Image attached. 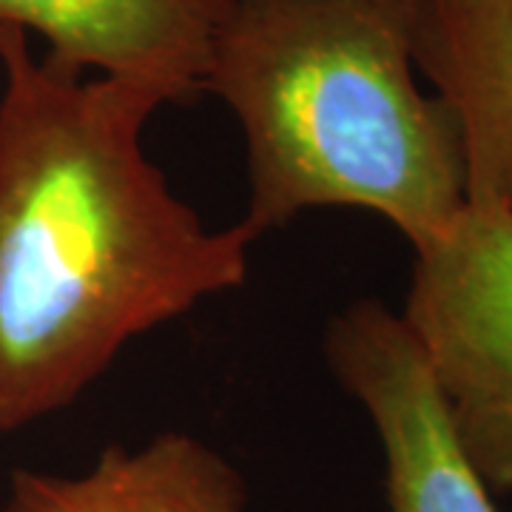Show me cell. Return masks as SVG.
I'll use <instances>...</instances> for the list:
<instances>
[{
	"label": "cell",
	"instance_id": "cell-1",
	"mask_svg": "<svg viewBox=\"0 0 512 512\" xmlns=\"http://www.w3.org/2000/svg\"><path fill=\"white\" fill-rule=\"evenodd\" d=\"M0 433L52 416L131 339L239 288L256 237L214 231L148 160L168 106L0 32Z\"/></svg>",
	"mask_w": 512,
	"mask_h": 512
},
{
	"label": "cell",
	"instance_id": "cell-2",
	"mask_svg": "<svg viewBox=\"0 0 512 512\" xmlns=\"http://www.w3.org/2000/svg\"><path fill=\"white\" fill-rule=\"evenodd\" d=\"M419 0H231L202 92L237 117L256 239L313 208H365L413 251L467 205L456 117L421 92Z\"/></svg>",
	"mask_w": 512,
	"mask_h": 512
},
{
	"label": "cell",
	"instance_id": "cell-3",
	"mask_svg": "<svg viewBox=\"0 0 512 512\" xmlns=\"http://www.w3.org/2000/svg\"><path fill=\"white\" fill-rule=\"evenodd\" d=\"M399 316L478 476L512 495V214L467 200L416 251Z\"/></svg>",
	"mask_w": 512,
	"mask_h": 512
},
{
	"label": "cell",
	"instance_id": "cell-4",
	"mask_svg": "<svg viewBox=\"0 0 512 512\" xmlns=\"http://www.w3.org/2000/svg\"><path fill=\"white\" fill-rule=\"evenodd\" d=\"M325 359L376 427L390 512H498L399 313L353 302L330 319Z\"/></svg>",
	"mask_w": 512,
	"mask_h": 512
},
{
	"label": "cell",
	"instance_id": "cell-5",
	"mask_svg": "<svg viewBox=\"0 0 512 512\" xmlns=\"http://www.w3.org/2000/svg\"><path fill=\"white\" fill-rule=\"evenodd\" d=\"M231 0H0V32H35L57 69L123 80L185 103L202 92Z\"/></svg>",
	"mask_w": 512,
	"mask_h": 512
},
{
	"label": "cell",
	"instance_id": "cell-6",
	"mask_svg": "<svg viewBox=\"0 0 512 512\" xmlns=\"http://www.w3.org/2000/svg\"><path fill=\"white\" fill-rule=\"evenodd\" d=\"M413 63L456 117L467 200L512 214V0H419Z\"/></svg>",
	"mask_w": 512,
	"mask_h": 512
},
{
	"label": "cell",
	"instance_id": "cell-7",
	"mask_svg": "<svg viewBox=\"0 0 512 512\" xmlns=\"http://www.w3.org/2000/svg\"><path fill=\"white\" fill-rule=\"evenodd\" d=\"M245 484L205 441L168 430L106 447L77 476L12 473L0 512H245Z\"/></svg>",
	"mask_w": 512,
	"mask_h": 512
}]
</instances>
